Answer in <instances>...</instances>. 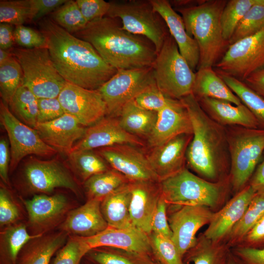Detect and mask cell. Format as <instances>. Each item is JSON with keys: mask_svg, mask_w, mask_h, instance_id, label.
I'll use <instances>...</instances> for the list:
<instances>
[{"mask_svg": "<svg viewBox=\"0 0 264 264\" xmlns=\"http://www.w3.org/2000/svg\"><path fill=\"white\" fill-rule=\"evenodd\" d=\"M51 19L67 32L74 34L86 27L88 22L76 1H66L53 11Z\"/></svg>", "mask_w": 264, "mask_h": 264, "instance_id": "cell-40", "label": "cell"}, {"mask_svg": "<svg viewBox=\"0 0 264 264\" xmlns=\"http://www.w3.org/2000/svg\"><path fill=\"white\" fill-rule=\"evenodd\" d=\"M129 182L101 201V211L109 227L123 229L133 226L130 213L131 193Z\"/></svg>", "mask_w": 264, "mask_h": 264, "instance_id": "cell-30", "label": "cell"}, {"mask_svg": "<svg viewBox=\"0 0 264 264\" xmlns=\"http://www.w3.org/2000/svg\"><path fill=\"white\" fill-rule=\"evenodd\" d=\"M38 98L28 89L21 86L8 105L11 112L20 121L34 128L37 124Z\"/></svg>", "mask_w": 264, "mask_h": 264, "instance_id": "cell-38", "label": "cell"}, {"mask_svg": "<svg viewBox=\"0 0 264 264\" xmlns=\"http://www.w3.org/2000/svg\"><path fill=\"white\" fill-rule=\"evenodd\" d=\"M256 4H264V0H227L220 18L225 40L229 42L240 22L248 11Z\"/></svg>", "mask_w": 264, "mask_h": 264, "instance_id": "cell-39", "label": "cell"}, {"mask_svg": "<svg viewBox=\"0 0 264 264\" xmlns=\"http://www.w3.org/2000/svg\"><path fill=\"white\" fill-rule=\"evenodd\" d=\"M171 99L165 96L154 83L139 93L133 100L140 107L158 112L168 104Z\"/></svg>", "mask_w": 264, "mask_h": 264, "instance_id": "cell-46", "label": "cell"}, {"mask_svg": "<svg viewBox=\"0 0 264 264\" xmlns=\"http://www.w3.org/2000/svg\"><path fill=\"white\" fill-rule=\"evenodd\" d=\"M23 177L28 189L32 193L46 194L63 188L76 195L79 193L76 181L68 169L56 159L29 160L25 165Z\"/></svg>", "mask_w": 264, "mask_h": 264, "instance_id": "cell-13", "label": "cell"}, {"mask_svg": "<svg viewBox=\"0 0 264 264\" xmlns=\"http://www.w3.org/2000/svg\"><path fill=\"white\" fill-rule=\"evenodd\" d=\"M138 147L119 144L98 149V153L112 169L125 176L130 181L159 182L147 155Z\"/></svg>", "mask_w": 264, "mask_h": 264, "instance_id": "cell-16", "label": "cell"}, {"mask_svg": "<svg viewBox=\"0 0 264 264\" xmlns=\"http://www.w3.org/2000/svg\"><path fill=\"white\" fill-rule=\"evenodd\" d=\"M73 35L89 43L117 70L152 67L157 55L154 47L119 25L117 19L106 16Z\"/></svg>", "mask_w": 264, "mask_h": 264, "instance_id": "cell-3", "label": "cell"}, {"mask_svg": "<svg viewBox=\"0 0 264 264\" xmlns=\"http://www.w3.org/2000/svg\"><path fill=\"white\" fill-rule=\"evenodd\" d=\"M227 264H245L231 251Z\"/></svg>", "mask_w": 264, "mask_h": 264, "instance_id": "cell-61", "label": "cell"}, {"mask_svg": "<svg viewBox=\"0 0 264 264\" xmlns=\"http://www.w3.org/2000/svg\"><path fill=\"white\" fill-rule=\"evenodd\" d=\"M107 17L119 19L122 27L129 33L147 38L157 53L161 49L168 33L157 18L150 0L111 1Z\"/></svg>", "mask_w": 264, "mask_h": 264, "instance_id": "cell-9", "label": "cell"}, {"mask_svg": "<svg viewBox=\"0 0 264 264\" xmlns=\"http://www.w3.org/2000/svg\"><path fill=\"white\" fill-rule=\"evenodd\" d=\"M161 195L168 204L203 206L212 210L224 201L231 189L230 178L213 182L186 168L159 182Z\"/></svg>", "mask_w": 264, "mask_h": 264, "instance_id": "cell-5", "label": "cell"}, {"mask_svg": "<svg viewBox=\"0 0 264 264\" xmlns=\"http://www.w3.org/2000/svg\"><path fill=\"white\" fill-rule=\"evenodd\" d=\"M101 201L89 199L84 205L72 209L60 226L69 235L88 238L108 227L101 209Z\"/></svg>", "mask_w": 264, "mask_h": 264, "instance_id": "cell-26", "label": "cell"}, {"mask_svg": "<svg viewBox=\"0 0 264 264\" xmlns=\"http://www.w3.org/2000/svg\"><path fill=\"white\" fill-rule=\"evenodd\" d=\"M39 26L47 38L52 61L66 82L98 90L117 71L89 43L67 32L51 19H43Z\"/></svg>", "mask_w": 264, "mask_h": 264, "instance_id": "cell-1", "label": "cell"}, {"mask_svg": "<svg viewBox=\"0 0 264 264\" xmlns=\"http://www.w3.org/2000/svg\"><path fill=\"white\" fill-rule=\"evenodd\" d=\"M0 120L10 143V171H13L25 156L34 154L49 156L57 152L46 144L33 128L20 121L10 111L8 105L0 100Z\"/></svg>", "mask_w": 264, "mask_h": 264, "instance_id": "cell-11", "label": "cell"}, {"mask_svg": "<svg viewBox=\"0 0 264 264\" xmlns=\"http://www.w3.org/2000/svg\"><path fill=\"white\" fill-rule=\"evenodd\" d=\"M34 129L46 144L67 155L86 129L75 117L66 113L50 122L38 123Z\"/></svg>", "mask_w": 264, "mask_h": 264, "instance_id": "cell-24", "label": "cell"}, {"mask_svg": "<svg viewBox=\"0 0 264 264\" xmlns=\"http://www.w3.org/2000/svg\"><path fill=\"white\" fill-rule=\"evenodd\" d=\"M192 94L198 101L203 98H210L228 101L235 105L242 104L211 67L198 68L195 72Z\"/></svg>", "mask_w": 264, "mask_h": 264, "instance_id": "cell-29", "label": "cell"}, {"mask_svg": "<svg viewBox=\"0 0 264 264\" xmlns=\"http://www.w3.org/2000/svg\"><path fill=\"white\" fill-rule=\"evenodd\" d=\"M256 194L249 184L236 193L221 208L214 212L204 236L214 242H225Z\"/></svg>", "mask_w": 264, "mask_h": 264, "instance_id": "cell-20", "label": "cell"}, {"mask_svg": "<svg viewBox=\"0 0 264 264\" xmlns=\"http://www.w3.org/2000/svg\"><path fill=\"white\" fill-rule=\"evenodd\" d=\"M235 247L264 248V216Z\"/></svg>", "mask_w": 264, "mask_h": 264, "instance_id": "cell-52", "label": "cell"}, {"mask_svg": "<svg viewBox=\"0 0 264 264\" xmlns=\"http://www.w3.org/2000/svg\"><path fill=\"white\" fill-rule=\"evenodd\" d=\"M68 237L63 230L40 235L24 246L17 264H50L54 254L64 246Z\"/></svg>", "mask_w": 264, "mask_h": 264, "instance_id": "cell-28", "label": "cell"}, {"mask_svg": "<svg viewBox=\"0 0 264 264\" xmlns=\"http://www.w3.org/2000/svg\"><path fill=\"white\" fill-rule=\"evenodd\" d=\"M231 252V248L225 242H214L202 233L197 238L195 246L184 256L187 263L193 264H227Z\"/></svg>", "mask_w": 264, "mask_h": 264, "instance_id": "cell-33", "label": "cell"}, {"mask_svg": "<svg viewBox=\"0 0 264 264\" xmlns=\"http://www.w3.org/2000/svg\"><path fill=\"white\" fill-rule=\"evenodd\" d=\"M34 11L30 0L0 1V22L13 25H23L28 21H33Z\"/></svg>", "mask_w": 264, "mask_h": 264, "instance_id": "cell-42", "label": "cell"}, {"mask_svg": "<svg viewBox=\"0 0 264 264\" xmlns=\"http://www.w3.org/2000/svg\"><path fill=\"white\" fill-rule=\"evenodd\" d=\"M227 2L207 0L198 5L177 9L188 34L198 46L199 61L197 70L215 66L229 45L223 38L220 21Z\"/></svg>", "mask_w": 264, "mask_h": 264, "instance_id": "cell-4", "label": "cell"}, {"mask_svg": "<svg viewBox=\"0 0 264 264\" xmlns=\"http://www.w3.org/2000/svg\"><path fill=\"white\" fill-rule=\"evenodd\" d=\"M131 193L130 213L132 225L148 235L161 195L159 182L130 181Z\"/></svg>", "mask_w": 264, "mask_h": 264, "instance_id": "cell-23", "label": "cell"}, {"mask_svg": "<svg viewBox=\"0 0 264 264\" xmlns=\"http://www.w3.org/2000/svg\"><path fill=\"white\" fill-rule=\"evenodd\" d=\"M233 92L254 115L261 129H264V99L243 82L216 70Z\"/></svg>", "mask_w": 264, "mask_h": 264, "instance_id": "cell-36", "label": "cell"}, {"mask_svg": "<svg viewBox=\"0 0 264 264\" xmlns=\"http://www.w3.org/2000/svg\"><path fill=\"white\" fill-rule=\"evenodd\" d=\"M86 255L98 264H134L130 259L101 247L90 249Z\"/></svg>", "mask_w": 264, "mask_h": 264, "instance_id": "cell-53", "label": "cell"}, {"mask_svg": "<svg viewBox=\"0 0 264 264\" xmlns=\"http://www.w3.org/2000/svg\"><path fill=\"white\" fill-rule=\"evenodd\" d=\"M40 235L30 234L27 226L15 223L4 228L0 235V264H17L18 257L24 246Z\"/></svg>", "mask_w": 264, "mask_h": 264, "instance_id": "cell-32", "label": "cell"}, {"mask_svg": "<svg viewBox=\"0 0 264 264\" xmlns=\"http://www.w3.org/2000/svg\"><path fill=\"white\" fill-rule=\"evenodd\" d=\"M192 122L186 164L198 176L216 182L229 178L230 158L224 127L212 119L192 93L180 99Z\"/></svg>", "mask_w": 264, "mask_h": 264, "instance_id": "cell-2", "label": "cell"}, {"mask_svg": "<svg viewBox=\"0 0 264 264\" xmlns=\"http://www.w3.org/2000/svg\"><path fill=\"white\" fill-rule=\"evenodd\" d=\"M90 249L100 247L121 249L144 256L152 250L149 235L135 226L123 229L109 227L93 237L83 238Z\"/></svg>", "mask_w": 264, "mask_h": 264, "instance_id": "cell-22", "label": "cell"}, {"mask_svg": "<svg viewBox=\"0 0 264 264\" xmlns=\"http://www.w3.org/2000/svg\"><path fill=\"white\" fill-rule=\"evenodd\" d=\"M20 211L9 192L4 187L0 189V226L7 227L16 223Z\"/></svg>", "mask_w": 264, "mask_h": 264, "instance_id": "cell-48", "label": "cell"}, {"mask_svg": "<svg viewBox=\"0 0 264 264\" xmlns=\"http://www.w3.org/2000/svg\"><path fill=\"white\" fill-rule=\"evenodd\" d=\"M12 57V53L8 50L0 49V65L9 60Z\"/></svg>", "mask_w": 264, "mask_h": 264, "instance_id": "cell-60", "label": "cell"}, {"mask_svg": "<svg viewBox=\"0 0 264 264\" xmlns=\"http://www.w3.org/2000/svg\"><path fill=\"white\" fill-rule=\"evenodd\" d=\"M67 0H30L34 11V21L42 19L44 16L53 12L65 3Z\"/></svg>", "mask_w": 264, "mask_h": 264, "instance_id": "cell-54", "label": "cell"}, {"mask_svg": "<svg viewBox=\"0 0 264 264\" xmlns=\"http://www.w3.org/2000/svg\"><path fill=\"white\" fill-rule=\"evenodd\" d=\"M14 37L15 42L22 48H47V38L41 31L23 25L15 26Z\"/></svg>", "mask_w": 264, "mask_h": 264, "instance_id": "cell-47", "label": "cell"}, {"mask_svg": "<svg viewBox=\"0 0 264 264\" xmlns=\"http://www.w3.org/2000/svg\"><path fill=\"white\" fill-rule=\"evenodd\" d=\"M90 250L82 237L69 235L66 242L56 252L50 264H81Z\"/></svg>", "mask_w": 264, "mask_h": 264, "instance_id": "cell-44", "label": "cell"}, {"mask_svg": "<svg viewBox=\"0 0 264 264\" xmlns=\"http://www.w3.org/2000/svg\"><path fill=\"white\" fill-rule=\"evenodd\" d=\"M182 134H193L188 111L181 100L171 99L157 112L154 128L147 139L149 147L162 145Z\"/></svg>", "mask_w": 264, "mask_h": 264, "instance_id": "cell-19", "label": "cell"}, {"mask_svg": "<svg viewBox=\"0 0 264 264\" xmlns=\"http://www.w3.org/2000/svg\"><path fill=\"white\" fill-rule=\"evenodd\" d=\"M13 25L6 23L0 24V49L8 50L14 41Z\"/></svg>", "mask_w": 264, "mask_h": 264, "instance_id": "cell-59", "label": "cell"}, {"mask_svg": "<svg viewBox=\"0 0 264 264\" xmlns=\"http://www.w3.org/2000/svg\"><path fill=\"white\" fill-rule=\"evenodd\" d=\"M11 53L21 66L23 86L38 99L58 97L66 82L55 67L47 48H14Z\"/></svg>", "mask_w": 264, "mask_h": 264, "instance_id": "cell-7", "label": "cell"}, {"mask_svg": "<svg viewBox=\"0 0 264 264\" xmlns=\"http://www.w3.org/2000/svg\"><path fill=\"white\" fill-rule=\"evenodd\" d=\"M11 161L10 150L6 139L0 140V176L2 181L9 185L8 169Z\"/></svg>", "mask_w": 264, "mask_h": 264, "instance_id": "cell-56", "label": "cell"}, {"mask_svg": "<svg viewBox=\"0 0 264 264\" xmlns=\"http://www.w3.org/2000/svg\"><path fill=\"white\" fill-rule=\"evenodd\" d=\"M119 144L144 146L140 138L129 133L122 128L118 117L107 116L86 129L84 136L76 142L71 152L94 150Z\"/></svg>", "mask_w": 264, "mask_h": 264, "instance_id": "cell-17", "label": "cell"}, {"mask_svg": "<svg viewBox=\"0 0 264 264\" xmlns=\"http://www.w3.org/2000/svg\"><path fill=\"white\" fill-rule=\"evenodd\" d=\"M157 112L145 110L133 100L127 103L117 117L122 128L139 138H148L155 125Z\"/></svg>", "mask_w": 264, "mask_h": 264, "instance_id": "cell-31", "label": "cell"}, {"mask_svg": "<svg viewBox=\"0 0 264 264\" xmlns=\"http://www.w3.org/2000/svg\"><path fill=\"white\" fill-rule=\"evenodd\" d=\"M23 203L34 235L46 233L61 221L71 208L68 199L61 194L35 195L31 199L24 200Z\"/></svg>", "mask_w": 264, "mask_h": 264, "instance_id": "cell-18", "label": "cell"}, {"mask_svg": "<svg viewBox=\"0 0 264 264\" xmlns=\"http://www.w3.org/2000/svg\"><path fill=\"white\" fill-rule=\"evenodd\" d=\"M168 204L161 195L153 218L151 232L171 239L172 233L167 215Z\"/></svg>", "mask_w": 264, "mask_h": 264, "instance_id": "cell-51", "label": "cell"}, {"mask_svg": "<svg viewBox=\"0 0 264 264\" xmlns=\"http://www.w3.org/2000/svg\"><path fill=\"white\" fill-rule=\"evenodd\" d=\"M58 98L65 112L83 126H90L107 115L106 103L98 90L66 82Z\"/></svg>", "mask_w": 264, "mask_h": 264, "instance_id": "cell-15", "label": "cell"}, {"mask_svg": "<svg viewBox=\"0 0 264 264\" xmlns=\"http://www.w3.org/2000/svg\"><path fill=\"white\" fill-rule=\"evenodd\" d=\"M21 66L13 56L0 65V94L2 100L8 105L19 88L22 85Z\"/></svg>", "mask_w": 264, "mask_h": 264, "instance_id": "cell-41", "label": "cell"}, {"mask_svg": "<svg viewBox=\"0 0 264 264\" xmlns=\"http://www.w3.org/2000/svg\"><path fill=\"white\" fill-rule=\"evenodd\" d=\"M154 11L166 24L179 52L191 68L197 69L199 61V51L195 40L187 33L183 19L167 0H150Z\"/></svg>", "mask_w": 264, "mask_h": 264, "instance_id": "cell-25", "label": "cell"}, {"mask_svg": "<svg viewBox=\"0 0 264 264\" xmlns=\"http://www.w3.org/2000/svg\"><path fill=\"white\" fill-rule=\"evenodd\" d=\"M67 156L71 170L84 182L92 176L111 169L107 162L93 150L73 151Z\"/></svg>", "mask_w": 264, "mask_h": 264, "instance_id": "cell-34", "label": "cell"}, {"mask_svg": "<svg viewBox=\"0 0 264 264\" xmlns=\"http://www.w3.org/2000/svg\"><path fill=\"white\" fill-rule=\"evenodd\" d=\"M129 182L122 174L111 168L88 179L84 182V187L88 200L96 199L102 201Z\"/></svg>", "mask_w": 264, "mask_h": 264, "instance_id": "cell-35", "label": "cell"}, {"mask_svg": "<svg viewBox=\"0 0 264 264\" xmlns=\"http://www.w3.org/2000/svg\"><path fill=\"white\" fill-rule=\"evenodd\" d=\"M198 101L212 119L223 127L261 128L256 118L242 103L235 105L228 101L210 98H203Z\"/></svg>", "mask_w": 264, "mask_h": 264, "instance_id": "cell-27", "label": "cell"}, {"mask_svg": "<svg viewBox=\"0 0 264 264\" xmlns=\"http://www.w3.org/2000/svg\"><path fill=\"white\" fill-rule=\"evenodd\" d=\"M248 184L257 194L264 196V158L258 165Z\"/></svg>", "mask_w": 264, "mask_h": 264, "instance_id": "cell-58", "label": "cell"}, {"mask_svg": "<svg viewBox=\"0 0 264 264\" xmlns=\"http://www.w3.org/2000/svg\"><path fill=\"white\" fill-rule=\"evenodd\" d=\"M192 137L193 134H182L151 148L146 155L159 182L186 168L187 150Z\"/></svg>", "mask_w": 264, "mask_h": 264, "instance_id": "cell-21", "label": "cell"}, {"mask_svg": "<svg viewBox=\"0 0 264 264\" xmlns=\"http://www.w3.org/2000/svg\"><path fill=\"white\" fill-rule=\"evenodd\" d=\"M38 105L37 124L50 122L65 113L58 97L38 99Z\"/></svg>", "mask_w": 264, "mask_h": 264, "instance_id": "cell-50", "label": "cell"}, {"mask_svg": "<svg viewBox=\"0 0 264 264\" xmlns=\"http://www.w3.org/2000/svg\"><path fill=\"white\" fill-rule=\"evenodd\" d=\"M230 158L231 190L238 193L247 185L264 152V129L224 127Z\"/></svg>", "mask_w": 264, "mask_h": 264, "instance_id": "cell-6", "label": "cell"}, {"mask_svg": "<svg viewBox=\"0 0 264 264\" xmlns=\"http://www.w3.org/2000/svg\"><path fill=\"white\" fill-rule=\"evenodd\" d=\"M152 250L161 264H184L183 258L171 239L151 232Z\"/></svg>", "mask_w": 264, "mask_h": 264, "instance_id": "cell-45", "label": "cell"}, {"mask_svg": "<svg viewBox=\"0 0 264 264\" xmlns=\"http://www.w3.org/2000/svg\"><path fill=\"white\" fill-rule=\"evenodd\" d=\"M152 66L117 70L98 90L107 107V116L117 117L123 107L154 83Z\"/></svg>", "mask_w": 264, "mask_h": 264, "instance_id": "cell-10", "label": "cell"}, {"mask_svg": "<svg viewBox=\"0 0 264 264\" xmlns=\"http://www.w3.org/2000/svg\"><path fill=\"white\" fill-rule=\"evenodd\" d=\"M231 251L245 264H264V248L235 247Z\"/></svg>", "mask_w": 264, "mask_h": 264, "instance_id": "cell-55", "label": "cell"}, {"mask_svg": "<svg viewBox=\"0 0 264 264\" xmlns=\"http://www.w3.org/2000/svg\"><path fill=\"white\" fill-rule=\"evenodd\" d=\"M264 29V4L253 6L238 24L229 44L252 36Z\"/></svg>", "mask_w": 264, "mask_h": 264, "instance_id": "cell-43", "label": "cell"}, {"mask_svg": "<svg viewBox=\"0 0 264 264\" xmlns=\"http://www.w3.org/2000/svg\"><path fill=\"white\" fill-rule=\"evenodd\" d=\"M79 8L88 23L106 16L110 2L104 0H77Z\"/></svg>", "mask_w": 264, "mask_h": 264, "instance_id": "cell-49", "label": "cell"}, {"mask_svg": "<svg viewBox=\"0 0 264 264\" xmlns=\"http://www.w3.org/2000/svg\"><path fill=\"white\" fill-rule=\"evenodd\" d=\"M155 84L167 97L177 100L192 93L195 73L168 33L152 66Z\"/></svg>", "mask_w": 264, "mask_h": 264, "instance_id": "cell-8", "label": "cell"}, {"mask_svg": "<svg viewBox=\"0 0 264 264\" xmlns=\"http://www.w3.org/2000/svg\"><path fill=\"white\" fill-rule=\"evenodd\" d=\"M264 66V29L230 44L216 70L241 81Z\"/></svg>", "mask_w": 264, "mask_h": 264, "instance_id": "cell-12", "label": "cell"}, {"mask_svg": "<svg viewBox=\"0 0 264 264\" xmlns=\"http://www.w3.org/2000/svg\"><path fill=\"white\" fill-rule=\"evenodd\" d=\"M242 82L264 99V66L254 71Z\"/></svg>", "mask_w": 264, "mask_h": 264, "instance_id": "cell-57", "label": "cell"}, {"mask_svg": "<svg viewBox=\"0 0 264 264\" xmlns=\"http://www.w3.org/2000/svg\"><path fill=\"white\" fill-rule=\"evenodd\" d=\"M175 206L168 220L172 233L171 240L183 258L196 244L198 230L208 225L214 212L203 206Z\"/></svg>", "mask_w": 264, "mask_h": 264, "instance_id": "cell-14", "label": "cell"}, {"mask_svg": "<svg viewBox=\"0 0 264 264\" xmlns=\"http://www.w3.org/2000/svg\"><path fill=\"white\" fill-rule=\"evenodd\" d=\"M264 216V196L256 194L225 242L231 249L236 247Z\"/></svg>", "mask_w": 264, "mask_h": 264, "instance_id": "cell-37", "label": "cell"}, {"mask_svg": "<svg viewBox=\"0 0 264 264\" xmlns=\"http://www.w3.org/2000/svg\"><path fill=\"white\" fill-rule=\"evenodd\" d=\"M81 264H87V263H85L84 261V260H83L82 261V262H81Z\"/></svg>", "mask_w": 264, "mask_h": 264, "instance_id": "cell-62", "label": "cell"}]
</instances>
